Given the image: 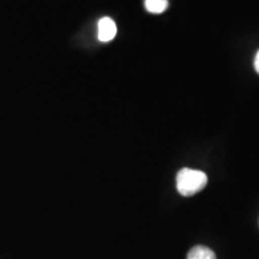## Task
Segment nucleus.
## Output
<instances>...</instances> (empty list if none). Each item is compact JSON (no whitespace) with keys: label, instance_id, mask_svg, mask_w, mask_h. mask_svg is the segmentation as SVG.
Segmentation results:
<instances>
[{"label":"nucleus","instance_id":"obj_1","mask_svg":"<svg viewBox=\"0 0 259 259\" xmlns=\"http://www.w3.org/2000/svg\"><path fill=\"white\" fill-rule=\"evenodd\" d=\"M208 184V177L202 170L183 168L177 176V189L181 196L191 197L202 191Z\"/></svg>","mask_w":259,"mask_h":259},{"label":"nucleus","instance_id":"obj_2","mask_svg":"<svg viewBox=\"0 0 259 259\" xmlns=\"http://www.w3.org/2000/svg\"><path fill=\"white\" fill-rule=\"evenodd\" d=\"M116 24L112 18L103 17L99 21V34L97 37L101 42H109L115 37Z\"/></svg>","mask_w":259,"mask_h":259},{"label":"nucleus","instance_id":"obj_3","mask_svg":"<svg viewBox=\"0 0 259 259\" xmlns=\"http://www.w3.org/2000/svg\"><path fill=\"white\" fill-rule=\"evenodd\" d=\"M187 259H216V254L211 248L206 246H194L187 254Z\"/></svg>","mask_w":259,"mask_h":259},{"label":"nucleus","instance_id":"obj_4","mask_svg":"<svg viewBox=\"0 0 259 259\" xmlns=\"http://www.w3.org/2000/svg\"><path fill=\"white\" fill-rule=\"evenodd\" d=\"M168 8V0H145V9L150 14H162Z\"/></svg>","mask_w":259,"mask_h":259},{"label":"nucleus","instance_id":"obj_5","mask_svg":"<svg viewBox=\"0 0 259 259\" xmlns=\"http://www.w3.org/2000/svg\"><path fill=\"white\" fill-rule=\"evenodd\" d=\"M254 69L259 74V51L257 52V54H255V58H254Z\"/></svg>","mask_w":259,"mask_h":259}]
</instances>
